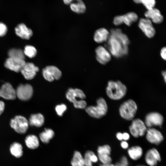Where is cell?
I'll return each instance as SVG.
<instances>
[{"label": "cell", "mask_w": 166, "mask_h": 166, "mask_svg": "<svg viewBox=\"0 0 166 166\" xmlns=\"http://www.w3.org/2000/svg\"><path fill=\"white\" fill-rule=\"evenodd\" d=\"M100 166H115L114 164L112 163L107 164H102Z\"/></svg>", "instance_id": "7dc6e473"}, {"label": "cell", "mask_w": 166, "mask_h": 166, "mask_svg": "<svg viewBox=\"0 0 166 166\" xmlns=\"http://www.w3.org/2000/svg\"><path fill=\"white\" fill-rule=\"evenodd\" d=\"M0 97L7 100H14L16 97L15 90L9 82L3 84L0 88Z\"/></svg>", "instance_id": "2e32d148"}, {"label": "cell", "mask_w": 166, "mask_h": 166, "mask_svg": "<svg viewBox=\"0 0 166 166\" xmlns=\"http://www.w3.org/2000/svg\"><path fill=\"white\" fill-rule=\"evenodd\" d=\"M96 106H91L86 107L85 111L90 116L100 118L106 114L108 106L105 100L102 97L99 98L97 101Z\"/></svg>", "instance_id": "3957f363"}, {"label": "cell", "mask_w": 166, "mask_h": 166, "mask_svg": "<svg viewBox=\"0 0 166 166\" xmlns=\"http://www.w3.org/2000/svg\"><path fill=\"white\" fill-rule=\"evenodd\" d=\"M8 54L9 57L24 60L25 59L23 51L20 49H11L9 50Z\"/></svg>", "instance_id": "f1b7e54d"}, {"label": "cell", "mask_w": 166, "mask_h": 166, "mask_svg": "<svg viewBox=\"0 0 166 166\" xmlns=\"http://www.w3.org/2000/svg\"><path fill=\"white\" fill-rule=\"evenodd\" d=\"M162 74L164 78L165 82H166V72L165 71H163L162 72Z\"/></svg>", "instance_id": "bcb514c9"}, {"label": "cell", "mask_w": 166, "mask_h": 166, "mask_svg": "<svg viewBox=\"0 0 166 166\" xmlns=\"http://www.w3.org/2000/svg\"><path fill=\"white\" fill-rule=\"evenodd\" d=\"M106 90L107 94L110 98L113 100H119L125 95L127 89L126 86L120 81H109L108 82Z\"/></svg>", "instance_id": "7a4b0ae2"}, {"label": "cell", "mask_w": 166, "mask_h": 166, "mask_svg": "<svg viewBox=\"0 0 166 166\" xmlns=\"http://www.w3.org/2000/svg\"><path fill=\"white\" fill-rule=\"evenodd\" d=\"M121 147L124 150H127L129 147V145L128 142L125 140H122L120 143Z\"/></svg>", "instance_id": "f35d334b"}, {"label": "cell", "mask_w": 166, "mask_h": 166, "mask_svg": "<svg viewBox=\"0 0 166 166\" xmlns=\"http://www.w3.org/2000/svg\"><path fill=\"white\" fill-rule=\"evenodd\" d=\"M160 55L161 58L164 60H166V47H164L162 48L160 51Z\"/></svg>", "instance_id": "ab89813d"}, {"label": "cell", "mask_w": 166, "mask_h": 166, "mask_svg": "<svg viewBox=\"0 0 166 166\" xmlns=\"http://www.w3.org/2000/svg\"><path fill=\"white\" fill-rule=\"evenodd\" d=\"M71 166H85L83 157L78 151H75L71 160Z\"/></svg>", "instance_id": "83f0119b"}, {"label": "cell", "mask_w": 166, "mask_h": 166, "mask_svg": "<svg viewBox=\"0 0 166 166\" xmlns=\"http://www.w3.org/2000/svg\"><path fill=\"white\" fill-rule=\"evenodd\" d=\"M91 160L92 163L97 162L98 160V157L93 153L91 156Z\"/></svg>", "instance_id": "7bdbcfd3"}, {"label": "cell", "mask_w": 166, "mask_h": 166, "mask_svg": "<svg viewBox=\"0 0 166 166\" xmlns=\"http://www.w3.org/2000/svg\"><path fill=\"white\" fill-rule=\"evenodd\" d=\"M138 26L148 38H152L155 36L156 30L150 19L147 18H141L139 20Z\"/></svg>", "instance_id": "8fae6325"}, {"label": "cell", "mask_w": 166, "mask_h": 166, "mask_svg": "<svg viewBox=\"0 0 166 166\" xmlns=\"http://www.w3.org/2000/svg\"><path fill=\"white\" fill-rule=\"evenodd\" d=\"M69 89L73 95L77 98L81 100H83L86 98L85 94L81 90L77 88L73 89L70 88Z\"/></svg>", "instance_id": "d6a6232c"}, {"label": "cell", "mask_w": 166, "mask_h": 166, "mask_svg": "<svg viewBox=\"0 0 166 166\" xmlns=\"http://www.w3.org/2000/svg\"><path fill=\"white\" fill-rule=\"evenodd\" d=\"M130 135L127 132H124L122 133L123 140L127 141L130 139Z\"/></svg>", "instance_id": "b9f144b4"}, {"label": "cell", "mask_w": 166, "mask_h": 166, "mask_svg": "<svg viewBox=\"0 0 166 166\" xmlns=\"http://www.w3.org/2000/svg\"><path fill=\"white\" fill-rule=\"evenodd\" d=\"M137 109L135 102L132 99H128L121 104L119 111L122 117L126 120L130 121L135 116Z\"/></svg>", "instance_id": "277c9868"}, {"label": "cell", "mask_w": 166, "mask_h": 166, "mask_svg": "<svg viewBox=\"0 0 166 166\" xmlns=\"http://www.w3.org/2000/svg\"><path fill=\"white\" fill-rule=\"evenodd\" d=\"M16 97L19 100L26 101L30 100L33 94L32 86L29 84H20L15 90Z\"/></svg>", "instance_id": "52a82bcc"}, {"label": "cell", "mask_w": 166, "mask_h": 166, "mask_svg": "<svg viewBox=\"0 0 166 166\" xmlns=\"http://www.w3.org/2000/svg\"><path fill=\"white\" fill-rule=\"evenodd\" d=\"M144 160L148 166H156L161 160L160 154L157 148H152L148 149L145 153Z\"/></svg>", "instance_id": "30bf717a"}, {"label": "cell", "mask_w": 166, "mask_h": 166, "mask_svg": "<svg viewBox=\"0 0 166 166\" xmlns=\"http://www.w3.org/2000/svg\"><path fill=\"white\" fill-rule=\"evenodd\" d=\"M67 108L65 104H62L56 106L55 107V110L57 115L61 117L66 110Z\"/></svg>", "instance_id": "8d00e7d4"}, {"label": "cell", "mask_w": 166, "mask_h": 166, "mask_svg": "<svg viewBox=\"0 0 166 166\" xmlns=\"http://www.w3.org/2000/svg\"><path fill=\"white\" fill-rule=\"evenodd\" d=\"M114 164L115 166H128L129 162L127 156L124 155L121 156L119 160Z\"/></svg>", "instance_id": "e575fe53"}, {"label": "cell", "mask_w": 166, "mask_h": 166, "mask_svg": "<svg viewBox=\"0 0 166 166\" xmlns=\"http://www.w3.org/2000/svg\"><path fill=\"white\" fill-rule=\"evenodd\" d=\"M116 137L119 140L121 141L123 140L122 133L120 132H117L116 134Z\"/></svg>", "instance_id": "ee69618b"}, {"label": "cell", "mask_w": 166, "mask_h": 166, "mask_svg": "<svg viewBox=\"0 0 166 166\" xmlns=\"http://www.w3.org/2000/svg\"><path fill=\"white\" fill-rule=\"evenodd\" d=\"M97 151V155L107 154L110 155L112 152V148L109 145L106 144L98 146Z\"/></svg>", "instance_id": "4dcf8cb0"}, {"label": "cell", "mask_w": 166, "mask_h": 166, "mask_svg": "<svg viewBox=\"0 0 166 166\" xmlns=\"http://www.w3.org/2000/svg\"><path fill=\"white\" fill-rule=\"evenodd\" d=\"M71 10L77 14H82L85 11L86 8L85 4L81 0L73 2L70 4Z\"/></svg>", "instance_id": "4316f807"}, {"label": "cell", "mask_w": 166, "mask_h": 166, "mask_svg": "<svg viewBox=\"0 0 166 166\" xmlns=\"http://www.w3.org/2000/svg\"><path fill=\"white\" fill-rule=\"evenodd\" d=\"M5 108V104L4 102L2 101H0V116L3 112Z\"/></svg>", "instance_id": "60d3db41"}, {"label": "cell", "mask_w": 166, "mask_h": 166, "mask_svg": "<svg viewBox=\"0 0 166 166\" xmlns=\"http://www.w3.org/2000/svg\"><path fill=\"white\" fill-rule=\"evenodd\" d=\"M7 31L6 26L4 23L0 22V37L5 35Z\"/></svg>", "instance_id": "74e56055"}, {"label": "cell", "mask_w": 166, "mask_h": 166, "mask_svg": "<svg viewBox=\"0 0 166 166\" xmlns=\"http://www.w3.org/2000/svg\"><path fill=\"white\" fill-rule=\"evenodd\" d=\"M110 34L109 32L106 28H101L96 30L93 35V40L97 43L107 42Z\"/></svg>", "instance_id": "ffe728a7"}, {"label": "cell", "mask_w": 166, "mask_h": 166, "mask_svg": "<svg viewBox=\"0 0 166 166\" xmlns=\"http://www.w3.org/2000/svg\"><path fill=\"white\" fill-rule=\"evenodd\" d=\"M145 134L147 141L150 143L156 145L160 144L164 140V136L161 133L152 127L147 129Z\"/></svg>", "instance_id": "7c38bea8"}, {"label": "cell", "mask_w": 166, "mask_h": 166, "mask_svg": "<svg viewBox=\"0 0 166 166\" xmlns=\"http://www.w3.org/2000/svg\"><path fill=\"white\" fill-rule=\"evenodd\" d=\"M96 58L100 64L105 65L111 59V55L107 49L102 46H99L95 49Z\"/></svg>", "instance_id": "5bb4252c"}, {"label": "cell", "mask_w": 166, "mask_h": 166, "mask_svg": "<svg viewBox=\"0 0 166 166\" xmlns=\"http://www.w3.org/2000/svg\"><path fill=\"white\" fill-rule=\"evenodd\" d=\"M66 97L69 101L73 103L75 108L81 109H84L86 108V102L83 100H77L76 98L77 97L73 95L69 89L66 93Z\"/></svg>", "instance_id": "7402d4cb"}, {"label": "cell", "mask_w": 166, "mask_h": 166, "mask_svg": "<svg viewBox=\"0 0 166 166\" xmlns=\"http://www.w3.org/2000/svg\"><path fill=\"white\" fill-rule=\"evenodd\" d=\"M24 60L9 57L4 63V66L6 68L15 72L18 73L24 65Z\"/></svg>", "instance_id": "e0dca14e"}, {"label": "cell", "mask_w": 166, "mask_h": 166, "mask_svg": "<svg viewBox=\"0 0 166 166\" xmlns=\"http://www.w3.org/2000/svg\"><path fill=\"white\" fill-rule=\"evenodd\" d=\"M54 135V131L51 129L45 128L44 131L39 134V137L42 142L47 144L53 137Z\"/></svg>", "instance_id": "484cf974"}, {"label": "cell", "mask_w": 166, "mask_h": 166, "mask_svg": "<svg viewBox=\"0 0 166 166\" xmlns=\"http://www.w3.org/2000/svg\"><path fill=\"white\" fill-rule=\"evenodd\" d=\"M23 147L22 144L18 142H14L10 145V152L12 155L17 158L21 157L23 155Z\"/></svg>", "instance_id": "d4e9b609"}, {"label": "cell", "mask_w": 166, "mask_h": 166, "mask_svg": "<svg viewBox=\"0 0 166 166\" xmlns=\"http://www.w3.org/2000/svg\"><path fill=\"white\" fill-rule=\"evenodd\" d=\"M42 74L45 80L52 82L55 80L59 79L62 76V72L57 67L48 65L43 69Z\"/></svg>", "instance_id": "9c48e42d"}, {"label": "cell", "mask_w": 166, "mask_h": 166, "mask_svg": "<svg viewBox=\"0 0 166 166\" xmlns=\"http://www.w3.org/2000/svg\"><path fill=\"white\" fill-rule=\"evenodd\" d=\"M98 160L102 164H107L112 163V159L110 155L107 154L97 155Z\"/></svg>", "instance_id": "1f68e13d"}, {"label": "cell", "mask_w": 166, "mask_h": 166, "mask_svg": "<svg viewBox=\"0 0 166 166\" xmlns=\"http://www.w3.org/2000/svg\"><path fill=\"white\" fill-rule=\"evenodd\" d=\"M107 41V47L111 55L116 58L126 55L128 53L130 41L126 35L120 29H112Z\"/></svg>", "instance_id": "6da1fadb"}, {"label": "cell", "mask_w": 166, "mask_h": 166, "mask_svg": "<svg viewBox=\"0 0 166 166\" xmlns=\"http://www.w3.org/2000/svg\"><path fill=\"white\" fill-rule=\"evenodd\" d=\"M44 121V117L41 113L31 114L28 121L29 125L37 127L42 126L43 125Z\"/></svg>", "instance_id": "603a6c76"}, {"label": "cell", "mask_w": 166, "mask_h": 166, "mask_svg": "<svg viewBox=\"0 0 166 166\" xmlns=\"http://www.w3.org/2000/svg\"><path fill=\"white\" fill-rule=\"evenodd\" d=\"M147 129L145 123L139 118L133 120L129 126L130 133L136 138L144 136L146 133Z\"/></svg>", "instance_id": "8992f818"}, {"label": "cell", "mask_w": 166, "mask_h": 166, "mask_svg": "<svg viewBox=\"0 0 166 166\" xmlns=\"http://www.w3.org/2000/svg\"><path fill=\"white\" fill-rule=\"evenodd\" d=\"M23 52L25 56L26 55L30 58L34 57L36 56L37 53L36 48L31 45H26Z\"/></svg>", "instance_id": "f546056e"}, {"label": "cell", "mask_w": 166, "mask_h": 166, "mask_svg": "<svg viewBox=\"0 0 166 166\" xmlns=\"http://www.w3.org/2000/svg\"><path fill=\"white\" fill-rule=\"evenodd\" d=\"M135 166H146V165L143 164H137Z\"/></svg>", "instance_id": "681fc988"}, {"label": "cell", "mask_w": 166, "mask_h": 166, "mask_svg": "<svg viewBox=\"0 0 166 166\" xmlns=\"http://www.w3.org/2000/svg\"><path fill=\"white\" fill-rule=\"evenodd\" d=\"M64 3L66 5H70L73 1V0H63Z\"/></svg>", "instance_id": "f6af8a7d"}, {"label": "cell", "mask_w": 166, "mask_h": 166, "mask_svg": "<svg viewBox=\"0 0 166 166\" xmlns=\"http://www.w3.org/2000/svg\"><path fill=\"white\" fill-rule=\"evenodd\" d=\"M164 121V118L160 113L156 112L148 113L145 117V124L148 128L153 126H161Z\"/></svg>", "instance_id": "4fadbf2b"}, {"label": "cell", "mask_w": 166, "mask_h": 166, "mask_svg": "<svg viewBox=\"0 0 166 166\" xmlns=\"http://www.w3.org/2000/svg\"><path fill=\"white\" fill-rule=\"evenodd\" d=\"M128 155L131 159L133 161L140 160L143 155V150L142 147L138 145H134L127 149Z\"/></svg>", "instance_id": "44dd1931"}, {"label": "cell", "mask_w": 166, "mask_h": 166, "mask_svg": "<svg viewBox=\"0 0 166 166\" xmlns=\"http://www.w3.org/2000/svg\"><path fill=\"white\" fill-rule=\"evenodd\" d=\"M142 3L148 10L154 8L156 4L155 0H142Z\"/></svg>", "instance_id": "d590c367"}, {"label": "cell", "mask_w": 166, "mask_h": 166, "mask_svg": "<svg viewBox=\"0 0 166 166\" xmlns=\"http://www.w3.org/2000/svg\"><path fill=\"white\" fill-rule=\"evenodd\" d=\"M144 15L146 18L150 19L152 22L156 24L161 23L164 20V17L160 10L154 8L148 10Z\"/></svg>", "instance_id": "d6986e66"}, {"label": "cell", "mask_w": 166, "mask_h": 166, "mask_svg": "<svg viewBox=\"0 0 166 166\" xmlns=\"http://www.w3.org/2000/svg\"><path fill=\"white\" fill-rule=\"evenodd\" d=\"M142 0H133L134 2L137 4L141 3Z\"/></svg>", "instance_id": "c3c4849f"}, {"label": "cell", "mask_w": 166, "mask_h": 166, "mask_svg": "<svg viewBox=\"0 0 166 166\" xmlns=\"http://www.w3.org/2000/svg\"><path fill=\"white\" fill-rule=\"evenodd\" d=\"M15 31L18 36L24 39H29L33 34L32 30L23 23L18 24L15 28Z\"/></svg>", "instance_id": "ac0fdd59"}, {"label": "cell", "mask_w": 166, "mask_h": 166, "mask_svg": "<svg viewBox=\"0 0 166 166\" xmlns=\"http://www.w3.org/2000/svg\"><path fill=\"white\" fill-rule=\"evenodd\" d=\"M138 18V16L136 13L130 12L123 15L115 16L113 18V23L117 26L124 23L126 25L130 26L133 23L136 22Z\"/></svg>", "instance_id": "ba28073f"}, {"label": "cell", "mask_w": 166, "mask_h": 166, "mask_svg": "<svg viewBox=\"0 0 166 166\" xmlns=\"http://www.w3.org/2000/svg\"><path fill=\"white\" fill-rule=\"evenodd\" d=\"M25 142L26 146L31 149L37 148L39 145L38 137L36 135L33 134L27 136L25 139Z\"/></svg>", "instance_id": "cb8c5ba5"}, {"label": "cell", "mask_w": 166, "mask_h": 166, "mask_svg": "<svg viewBox=\"0 0 166 166\" xmlns=\"http://www.w3.org/2000/svg\"><path fill=\"white\" fill-rule=\"evenodd\" d=\"M10 125L16 132L24 134L28 130L29 123L28 120L25 117L17 115L11 120Z\"/></svg>", "instance_id": "5b68a950"}, {"label": "cell", "mask_w": 166, "mask_h": 166, "mask_svg": "<svg viewBox=\"0 0 166 166\" xmlns=\"http://www.w3.org/2000/svg\"><path fill=\"white\" fill-rule=\"evenodd\" d=\"M39 70V68L32 62H25L20 72L26 80H31L34 78L37 72Z\"/></svg>", "instance_id": "9a60e30c"}, {"label": "cell", "mask_w": 166, "mask_h": 166, "mask_svg": "<svg viewBox=\"0 0 166 166\" xmlns=\"http://www.w3.org/2000/svg\"><path fill=\"white\" fill-rule=\"evenodd\" d=\"M93 153L92 151H88L85 154L83 158L85 166H92L91 156Z\"/></svg>", "instance_id": "836d02e7"}]
</instances>
